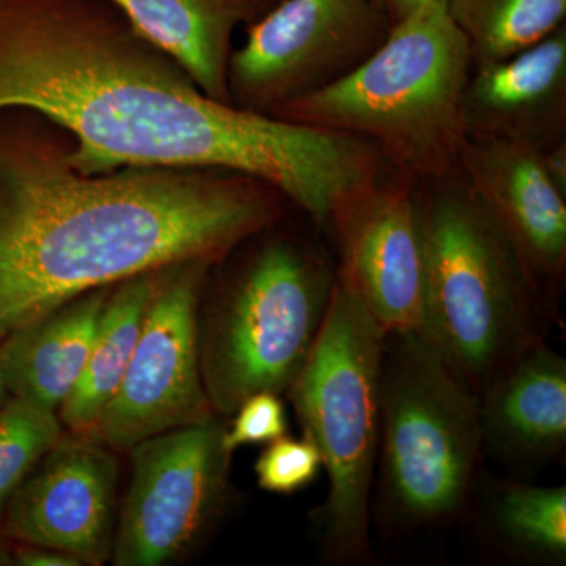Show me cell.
Listing matches in <instances>:
<instances>
[{
	"label": "cell",
	"instance_id": "6da1fadb",
	"mask_svg": "<svg viewBox=\"0 0 566 566\" xmlns=\"http://www.w3.org/2000/svg\"><path fill=\"white\" fill-rule=\"evenodd\" d=\"M13 109L69 134L81 172L232 170L318 227L376 166L357 137L211 99L107 0H0V112Z\"/></svg>",
	"mask_w": 566,
	"mask_h": 566
},
{
	"label": "cell",
	"instance_id": "7a4b0ae2",
	"mask_svg": "<svg viewBox=\"0 0 566 566\" xmlns=\"http://www.w3.org/2000/svg\"><path fill=\"white\" fill-rule=\"evenodd\" d=\"M13 111L0 112V340L92 290L189 260L221 262L290 203L232 170L81 172L69 134Z\"/></svg>",
	"mask_w": 566,
	"mask_h": 566
},
{
	"label": "cell",
	"instance_id": "3957f363",
	"mask_svg": "<svg viewBox=\"0 0 566 566\" xmlns=\"http://www.w3.org/2000/svg\"><path fill=\"white\" fill-rule=\"evenodd\" d=\"M472 66L447 0H430L395 21L344 80L271 115L368 142L390 169L433 181L458 169L468 142L463 95Z\"/></svg>",
	"mask_w": 566,
	"mask_h": 566
},
{
	"label": "cell",
	"instance_id": "277c9868",
	"mask_svg": "<svg viewBox=\"0 0 566 566\" xmlns=\"http://www.w3.org/2000/svg\"><path fill=\"white\" fill-rule=\"evenodd\" d=\"M419 214L420 331L479 397L521 354L546 340L553 318L460 167L419 182Z\"/></svg>",
	"mask_w": 566,
	"mask_h": 566
},
{
	"label": "cell",
	"instance_id": "5b68a950",
	"mask_svg": "<svg viewBox=\"0 0 566 566\" xmlns=\"http://www.w3.org/2000/svg\"><path fill=\"white\" fill-rule=\"evenodd\" d=\"M483 452L479 397L422 331L386 333L375 488L394 534L447 527L471 509Z\"/></svg>",
	"mask_w": 566,
	"mask_h": 566
},
{
	"label": "cell",
	"instance_id": "8992f818",
	"mask_svg": "<svg viewBox=\"0 0 566 566\" xmlns=\"http://www.w3.org/2000/svg\"><path fill=\"white\" fill-rule=\"evenodd\" d=\"M385 335L337 270L322 331L286 390L303 433L322 453L329 480L315 526L324 557L335 565H364L371 557Z\"/></svg>",
	"mask_w": 566,
	"mask_h": 566
},
{
	"label": "cell",
	"instance_id": "52a82bcc",
	"mask_svg": "<svg viewBox=\"0 0 566 566\" xmlns=\"http://www.w3.org/2000/svg\"><path fill=\"white\" fill-rule=\"evenodd\" d=\"M337 268L323 245L281 234L253 249L200 323V367L214 409L290 389L326 318Z\"/></svg>",
	"mask_w": 566,
	"mask_h": 566
},
{
	"label": "cell",
	"instance_id": "ba28073f",
	"mask_svg": "<svg viewBox=\"0 0 566 566\" xmlns=\"http://www.w3.org/2000/svg\"><path fill=\"white\" fill-rule=\"evenodd\" d=\"M226 428L212 416L129 450L132 480L117 516L115 566L169 565L202 545L229 502Z\"/></svg>",
	"mask_w": 566,
	"mask_h": 566
},
{
	"label": "cell",
	"instance_id": "9c48e42d",
	"mask_svg": "<svg viewBox=\"0 0 566 566\" xmlns=\"http://www.w3.org/2000/svg\"><path fill=\"white\" fill-rule=\"evenodd\" d=\"M211 266L189 260L156 271L132 360L87 433L115 453L214 416L200 367V296Z\"/></svg>",
	"mask_w": 566,
	"mask_h": 566
},
{
	"label": "cell",
	"instance_id": "30bf717a",
	"mask_svg": "<svg viewBox=\"0 0 566 566\" xmlns=\"http://www.w3.org/2000/svg\"><path fill=\"white\" fill-rule=\"evenodd\" d=\"M392 24L385 0H283L249 24L243 46L232 52L230 98L271 115L344 80Z\"/></svg>",
	"mask_w": 566,
	"mask_h": 566
},
{
	"label": "cell",
	"instance_id": "8fae6325",
	"mask_svg": "<svg viewBox=\"0 0 566 566\" xmlns=\"http://www.w3.org/2000/svg\"><path fill=\"white\" fill-rule=\"evenodd\" d=\"M324 229L337 245V270L386 333L420 331L424 268L419 182L382 169L335 199Z\"/></svg>",
	"mask_w": 566,
	"mask_h": 566
},
{
	"label": "cell",
	"instance_id": "7c38bea8",
	"mask_svg": "<svg viewBox=\"0 0 566 566\" xmlns=\"http://www.w3.org/2000/svg\"><path fill=\"white\" fill-rule=\"evenodd\" d=\"M120 469L109 447L69 431L22 480L2 515L11 543L51 547L82 565L112 557Z\"/></svg>",
	"mask_w": 566,
	"mask_h": 566
},
{
	"label": "cell",
	"instance_id": "4fadbf2b",
	"mask_svg": "<svg viewBox=\"0 0 566 566\" xmlns=\"http://www.w3.org/2000/svg\"><path fill=\"white\" fill-rule=\"evenodd\" d=\"M458 167L553 318L566 275V193L547 172L542 150L469 137Z\"/></svg>",
	"mask_w": 566,
	"mask_h": 566
},
{
	"label": "cell",
	"instance_id": "5bb4252c",
	"mask_svg": "<svg viewBox=\"0 0 566 566\" xmlns=\"http://www.w3.org/2000/svg\"><path fill=\"white\" fill-rule=\"evenodd\" d=\"M468 139L546 150L566 140L565 24L504 61L472 66L463 95Z\"/></svg>",
	"mask_w": 566,
	"mask_h": 566
},
{
	"label": "cell",
	"instance_id": "9a60e30c",
	"mask_svg": "<svg viewBox=\"0 0 566 566\" xmlns=\"http://www.w3.org/2000/svg\"><path fill=\"white\" fill-rule=\"evenodd\" d=\"M483 452L515 465H543L566 449V360L539 342L479 395Z\"/></svg>",
	"mask_w": 566,
	"mask_h": 566
},
{
	"label": "cell",
	"instance_id": "2e32d148",
	"mask_svg": "<svg viewBox=\"0 0 566 566\" xmlns=\"http://www.w3.org/2000/svg\"><path fill=\"white\" fill-rule=\"evenodd\" d=\"M133 31L169 55L197 87L232 103L229 63L238 25L259 13L262 0H107Z\"/></svg>",
	"mask_w": 566,
	"mask_h": 566
},
{
	"label": "cell",
	"instance_id": "e0dca14e",
	"mask_svg": "<svg viewBox=\"0 0 566 566\" xmlns=\"http://www.w3.org/2000/svg\"><path fill=\"white\" fill-rule=\"evenodd\" d=\"M111 286L81 294L0 340L11 397L59 412L87 364Z\"/></svg>",
	"mask_w": 566,
	"mask_h": 566
},
{
	"label": "cell",
	"instance_id": "ac0fdd59",
	"mask_svg": "<svg viewBox=\"0 0 566 566\" xmlns=\"http://www.w3.org/2000/svg\"><path fill=\"white\" fill-rule=\"evenodd\" d=\"M155 274L134 275L111 286L87 364L59 409L66 430L87 434L120 386L139 338Z\"/></svg>",
	"mask_w": 566,
	"mask_h": 566
},
{
	"label": "cell",
	"instance_id": "d6986e66",
	"mask_svg": "<svg viewBox=\"0 0 566 566\" xmlns=\"http://www.w3.org/2000/svg\"><path fill=\"white\" fill-rule=\"evenodd\" d=\"M472 63L504 61L564 24L566 0H447Z\"/></svg>",
	"mask_w": 566,
	"mask_h": 566
},
{
	"label": "cell",
	"instance_id": "ffe728a7",
	"mask_svg": "<svg viewBox=\"0 0 566 566\" xmlns=\"http://www.w3.org/2000/svg\"><path fill=\"white\" fill-rule=\"evenodd\" d=\"M490 527L510 553L543 565L566 562V488L506 483L491 502Z\"/></svg>",
	"mask_w": 566,
	"mask_h": 566
},
{
	"label": "cell",
	"instance_id": "44dd1931",
	"mask_svg": "<svg viewBox=\"0 0 566 566\" xmlns=\"http://www.w3.org/2000/svg\"><path fill=\"white\" fill-rule=\"evenodd\" d=\"M62 434L57 412L11 395L0 405V527L11 495Z\"/></svg>",
	"mask_w": 566,
	"mask_h": 566
},
{
	"label": "cell",
	"instance_id": "7402d4cb",
	"mask_svg": "<svg viewBox=\"0 0 566 566\" xmlns=\"http://www.w3.org/2000/svg\"><path fill=\"white\" fill-rule=\"evenodd\" d=\"M322 471V453L307 434L303 438L285 434L268 442L255 463L259 486L268 493L282 495L311 486Z\"/></svg>",
	"mask_w": 566,
	"mask_h": 566
},
{
	"label": "cell",
	"instance_id": "603a6c76",
	"mask_svg": "<svg viewBox=\"0 0 566 566\" xmlns=\"http://www.w3.org/2000/svg\"><path fill=\"white\" fill-rule=\"evenodd\" d=\"M232 416L233 422L223 433V446L232 455L241 447L268 444L289 434L285 405L279 394H253Z\"/></svg>",
	"mask_w": 566,
	"mask_h": 566
},
{
	"label": "cell",
	"instance_id": "cb8c5ba5",
	"mask_svg": "<svg viewBox=\"0 0 566 566\" xmlns=\"http://www.w3.org/2000/svg\"><path fill=\"white\" fill-rule=\"evenodd\" d=\"M11 560L18 566H82L76 557L51 547L11 543Z\"/></svg>",
	"mask_w": 566,
	"mask_h": 566
},
{
	"label": "cell",
	"instance_id": "d4e9b609",
	"mask_svg": "<svg viewBox=\"0 0 566 566\" xmlns=\"http://www.w3.org/2000/svg\"><path fill=\"white\" fill-rule=\"evenodd\" d=\"M387 10H389L390 18L392 21H398L408 14L409 11L417 9V7L423 6V3L430 2V0H385Z\"/></svg>",
	"mask_w": 566,
	"mask_h": 566
},
{
	"label": "cell",
	"instance_id": "484cf974",
	"mask_svg": "<svg viewBox=\"0 0 566 566\" xmlns=\"http://www.w3.org/2000/svg\"><path fill=\"white\" fill-rule=\"evenodd\" d=\"M9 565H13V560H11V542L3 534L2 527H0V566Z\"/></svg>",
	"mask_w": 566,
	"mask_h": 566
},
{
	"label": "cell",
	"instance_id": "4316f807",
	"mask_svg": "<svg viewBox=\"0 0 566 566\" xmlns=\"http://www.w3.org/2000/svg\"><path fill=\"white\" fill-rule=\"evenodd\" d=\"M9 397V390H7L6 381H3L2 364H0V405Z\"/></svg>",
	"mask_w": 566,
	"mask_h": 566
}]
</instances>
